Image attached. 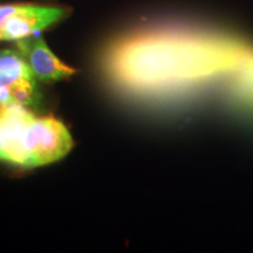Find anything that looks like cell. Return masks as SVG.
Segmentation results:
<instances>
[{"mask_svg":"<svg viewBox=\"0 0 253 253\" xmlns=\"http://www.w3.org/2000/svg\"><path fill=\"white\" fill-rule=\"evenodd\" d=\"M252 59L243 43L217 32L155 23L110 38L101 50L100 67L121 93L150 96L194 86Z\"/></svg>","mask_w":253,"mask_h":253,"instance_id":"1","label":"cell"},{"mask_svg":"<svg viewBox=\"0 0 253 253\" xmlns=\"http://www.w3.org/2000/svg\"><path fill=\"white\" fill-rule=\"evenodd\" d=\"M73 147L68 129L53 116L34 115L17 103L0 104V161L37 168L65 157Z\"/></svg>","mask_w":253,"mask_h":253,"instance_id":"2","label":"cell"},{"mask_svg":"<svg viewBox=\"0 0 253 253\" xmlns=\"http://www.w3.org/2000/svg\"><path fill=\"white\" fill-rule=\"evenodd\" d=\"M68 13L69 9L62 6L19 4L17 11L0 26V41H18L36 36Z\"/></svg>","mask_w":253,"mask_h":253,"instance_id":"3","label":"cell"},{"mask_svg":"<svg viewBox=\"0 0 253 253\" xmlns=\"http://www.w3.org/2000/svg\"><path fill=\"white\" fill-rule=\"evenodd\" d=\"M15 42L17 49L26 60L37 80L56 82L71 78L75 73L49 49L41 37L32 36Z\"/></svg>","mask_w":253,"mask_h":253,"instance_id":"4","label":"cell"},{"mask_svg":"<svg viewBox=\"0 0 253 253\" xmlns=\"http://www.w3.org/2000/svg\"><path fill=\"white\" fill-rule=\"evenodd\" d=\"M27 79L36 78L21 53L18 49L0 50V87L11 89L18 82Z\"/></svg>","mask_w":253,"mask_h":253,"instance_id":"5","label":"cell"},{"mask_svg":"<svg viewBox=\"0 0 253 253\" xmlns=\"http://www.w3.org/2000/svg\"><path fill=\"white\" fill-rule=\"evenodd\" d=\"M19 4H9V5H0V26L5 23L6 19L11 17L18 9Z\"/></svg>","mask_w":253,"mask_h":253,"instance_id":"6","label":"cell"}]
</instances>
